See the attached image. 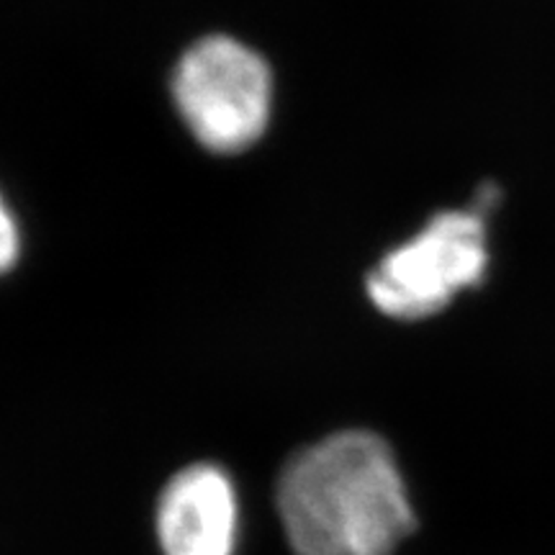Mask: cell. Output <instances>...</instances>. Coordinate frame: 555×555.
I'll return each mask as SVG.
<instances>
[{"label": "cell", "mask_w": 555, "mask_h": 555, "mask_svg": "<svg viewBox=\"0 0 555 555\" xmlns=\"http://www.w3.org/2000/svg\"><path fill=\"white\" fill-rule=\"evenodd\" d=\"M278 515L296 555H391L414 530L397 457L367 429L298 450L278 478Z\"/></svg>", "instance_id": "1"}, {"label": "cell", "mask_w": 555, "mask_h": 555, "mask_svg": "<svg viewBox=\"0 0 555 555\" xmlns=\"http://www.w3.org/2000/svg\"><path fill=\"white\" fill-rule=\"evenodd\" d=\"M170 93L191 137L217 155L258 144L273 119V69L255 47L229 34H208L180 54Z\"/></svg>", "instance_id": "2"}, {"label": "cell", "mask_w": 555, "mask_h": 555, "mask_svg": "<svg viewBox=\"0 0 555 555\" xmlns=\"http://www.w3.org/2000/svg\"><path fill=\"white\" fill-rule=\"evenodd\" d=\"M489 262L481 208H450L388 249L367 273L365 294L380 314L420 322L448 309L463 291L481 286Z\"/></svg>", "instance_id": "3"}, {"label": "cell", "mask_w": 555, "mask_h": 555, "mask_svg": "<svg viewBox=\"0 0 555 555\" xmlns=\"http://www.w3.org/2000/svg\"><path fill=\"white\" fill-rule=\"evenodd\" d=\"M237 491L224 468L196 463L178 470L159 494L157 538L165 555H232Z\"/></svg>", "instance_id": "4"}, {"label": "cell", "mask_w": 555, "mask_h": 555, "mask_svg": "<svg viewBox=\"0 0 555 555\" xmlns=\"http://www.w3.org/2000/svg\"><path fill=\"white\" fill-rule=\"evenodd\" d=\"M21 249H24V234H21L18 217L0 191V275L16 268Z\"/></svg>", "instance_id": "5"}]
</instances>
